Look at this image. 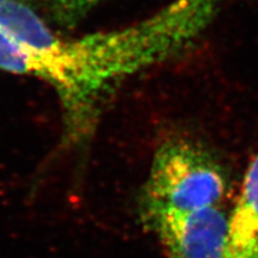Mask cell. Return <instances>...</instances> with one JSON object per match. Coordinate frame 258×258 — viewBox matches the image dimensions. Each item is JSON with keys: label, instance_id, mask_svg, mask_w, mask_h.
<instances>
[{"label": "cell", "instance_id": "obj_1", "mask_svg": "<svg viewBox=\"0 0 258 258\" xmlns=\"http://www.w3.org/2000/svg\"><path fill=\"white\" fill-rule=\"evenodd\" d=\"M173 15L164 11L134 27L63 40L28 6L2 2L0 70L53 86L66 117V145L79 146L91 135L106 93L171 47Z\"/></svg>", "mask_w": 258, "mask_h": 258}, {"label": "cell", "instance_id": "obj_2", "mask_svg": "<svg viewBox=\"0 0 258 258\" xmlns=\"http://www.w3.org/2000/svg\"><path fill=\"white\" fill-rule=\"evenodd\" d=\"M228 180L217 158L184 135L158 147L141 198V217L188 213L228 203Z\"/></svg>", "mask_w": 258, "mask_h": 258}, {"label": "cell", "instance_id": "obj_3", "mask_svg": "<svg viewBox=\"0 0 258 258\" xmlns=\"http://www.w3.org/2000/svg\"><path fill=\"white\" fill-rule=\"evenodd\" d=\"M231 208L221 205L141 218L169 258H231Z\"/></svg>", "mask_w": 258, "mask_h": 258}, {"label": "cell", "instance_id": "obj_4", "mask_svg": "<svg viewBox=\"0 0 258 258\" xmlns=\"http://www.w3.org/2000/svg\"><path fill=\"white\" fill-rule=\"evenodd\" d=\"M230 257L258 258V148L231 208Z\"/></svg>", "mask_w": 258, "mask_h": 258}, {"label": "cell", "instance_id": "obj_5", "mask_svg": "<svg viewBox=\"0 0 258 258\" xmlns=\"http://www.w3.org/2000/svg\"><path fill=\"white\" fill-rule=\"evenodd\" d=\"M101 0H51V4L64 23H77Z\"/></svg>", "mask_w": 258, "mask_h": 258}, {"label": "cell", "instance_id": "obj_6", "mask_svg": "<svg viewBox=\"0 0 258 258\" xmlns=\"http://www.w3.org/2000/svg\"><path fill=\"white\" fill-rule=\"evenodd\" d=\"M2 2H16V0H0V3Z\"/></svg>", "mask_w": 258, "mask_h": 258}]
</instances>
